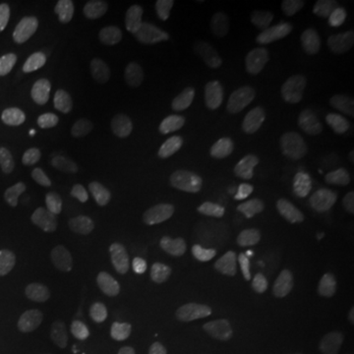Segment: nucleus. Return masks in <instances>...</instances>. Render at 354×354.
I'll use <instances>...</instances> for the list:
<instances>
[{"mask_svg": "<svg viewBox=\"0 0 354 354\" xmlns=\"http://www.w3.org/2000/svg\"><path fill=\"white\" fill-rule=\"evenodd\" d=\"M268 71L281 87L290 88H309L339 79V69L335 65L315 55L313 51L293 44H288L281 50L279 57L268 67Z\"/></svg>", "mask_w": 354, "mask_h": 354, "instance_id": "1", "label": "nucleus"}, {"mask_svg": "<svg viewBox=\"0 0 354 354\" xmlns=\"http://www.w3.org/2000/svg\"><path fill=\"white\" fill-rule=\"evenodd\" d=\"M77 39L71 34H48L26 64V79L32 87H48L71 65Z\"/></svg>", "mask_w": 354, "mask_h": 354, "instance_id": "2", "label": "nucleus"}, {"mask_svg": "<svg viewBox=\"0 0 354 354\" xmlns=\"http://www.w3.org/2000/svg\"><path fill=\"white\" fill-rule=\"evenodd\" d=\"M223 260L230 272L239 276H254L264 266V241L252 228H232L223 241Z\"/></svg>", "mask_w": 354, "mask_h": 354, "instance_id": "3", "label": "nucleus"}, {"mask_svg": "<svg viewBox=\"0 0 354 354\" xmlns=\"http://www.w3.org/2000/svg\"><path fill=\"white\" fill-rule=\"evenodd\" d=\"M102 167L95 158H79L67 167L62 191L67 203L77 211H87L99 199Z\"/></svg>", "mask_w": 354, "mask_h": 354, "instance_id": "4", "label": "nucleus"}, {"mask_svg": "<svg viewBox=\"0 0 354 354\" xmlns=\"http://www.w3.org/2000/svg\"><path fill=\"white\" fill-rule=\"evenodd\" d=\"M288 18L281 10H264L254 20L250 30V53L254 62L264 67H270L279 57L286 48L283 34H286Z\"/></svg>", "mask_w": 354, "mask_h": 354, "instance_id": "5", "label": "nucleus"}, {"mask_svg": "<svg viewBox=\"0 0 354 354\" xmlns=\"http://www.w3.org/2000/svg\"><path fill=\"white\" fill-rule=\"evenodd\" d=\"M183 152L199 167H209L221 156V138L216 130L201 116H187L179 127Z\"/></svg>", "mask_w": 354, "mask_h": 354, "instance_id": "6", "label": "nucleus"}, {"mask_svg": "<svg viewBox=\"0 0 354 354\" xmlns=\"http://www.w3.org/2000/svg\"><path fill=\"white\" fill-rule=\"evenodd\" d=\"M215 4L203 0H183L169 8L165 24L171 36L179 39H193L205 34L215 22Z\"/></svg>", "mask_w": 354, "mask_h": 354, "instance_id": "7", "label": "nucleus"}, {"mask_svg": "<svg viewBox=\"0 0 354 354\" xmlns=\"http://www.w3.org/2000/svg\"><path fill=\"white\" fill-rule=\"evenodd\" d=\"M248 158L260 174H278L288 160V144L283 134L272 124H260L250 136Z\"/></svg>", "mask_w": 354, "mask_h": 354, "instance_id": "8", "label": "nucleus"}, {"mask_svg": "<svg viewBox=\"0 0 354 354\" xmlns=\"http://www.w3.org/2000/svg\"><path fill=\"white\" fill-rule=\"evenodd\" d=\"M197 75L203 87L213 91H230L244 79V64L232 51H215L205 55L199 62Z\"/></svg>", "mask_w": 354, "mask_h": 354, "instance_id": "9", "label": "nucleus"}, {"mask_svg": "<svg viewBox=\"0 0 354 354\" xmlns=\"http://www.w3.org/2000/svg\"><path fill=\"white\" fill-rule=\"evenodd\" d=\"M109 24L122 46L134 48L148 32V6L142 0H118L109 14Z\"/></svg>", "mask_w": 354, "mask_h": 354, "instance_id": "10", "label": "nucleus"}, {"mask_svg": "<svg viewBox=\"0 0 354 354\" xmlns=\"http://www.w3.org/2000/svg\"><path fill=\"white\" fill-rule=\"evenodd\" d=\"M2 239L12 248L20 252H38L46 248L51 241L50 227L34 215L12 216L4 228Z\"/></svg>", "mask_w": 354, "mask_h": 354, "instance_id": "11", "label": "nucleus"}, {"mask_svg": "<svg viewBox=\"0 0 354 354\" xmlns=\"http://www.w3.org/2000/svg\"><path fill=\"white\" fill-rule=\"evenodd\" d=\"M109 215L124 227H138L146 215V203L140 189L128 179H114L106 197Z\"/></svg>", "mask_w": 354, "mask_h": 354, "instance_id": "12", "label": "nucleus"}, {"mask_svg": "<svg viewBox=\"0 0 354 354\" xmlns=\"http://www.w3.org/2000/svg\"><path fill=\"white\" fill-rule=\"evenodd\" d=\"M102 330L113 337L116 341L128 342L134 346H152L156 342V330L150 323H146L138 315L122 311V309H113L102 317Z\"/></svg>", "mask_w": 354, "mask_h": 354, "instance_id": "13", "label": "nucleus"}, {"mask_svg": "<svg viewBox=\"0 0 354 354\" xmlns=\"http://www.w3.org/2000/svg\"><path fill=\"white\" fill-rule=\"evenodd\" d=\"M91 127H93V113L87 104L81 102L69 104L51 120V124L46 130V142L50 146H62L87 134Z\"/></svg>", "mask_w": 354, "mask_h": 354, "instance_id": "14", "label": "nucleus"}, {"mask_svg": "<svg viewBox=\"0 0 354 354\" xmlns=\"http://www.w3.org/2000/svg\"><path fill=\"white\" fill-rule=\"evenodd\" d=\"M185 246L176 239L162 236L158 241H153L148 250L144 252L142 258V268L150 274V276H164L174 272L176 268L183 264L185 260Z\"/></svg>", "mask_w": 354, "mask_h": 354, "instance_id": "15", "label": "nucleus"}, {"mask_svg": "<svg viewBox=\"0 0 354 354\" xmlns=\"http://www.w3.org/2000/svg\"><path fill=\"white\" fill-rule=\"evenodd\" d=\"M354 304V272L335 278L317 299V313L321 317H335Z\"/></svg>", "mask_w": 354, "mask_h": 354, "instance_id": "16", "label": "nucleus"}, {"mask_svg": "<svg viewBox=\"0 0 354 354\" xmlns=\"http://www.w3.org/2000/svg\"><path fill=\"white\" fill-rule=\"evenodd\" d=\"M0 333L8 346L18 348L28 341L30 325L22 305L12 295H0Z\"/></svg>", "mask_w": 354, "mask_h": 354, "instance_id": "17", "label": "nucleus"}, {"mask_svg": "<svg viewBox=\"0 0 354 354\" xmlns=\"http://www.w3.org/2000/svg\"><path fill=\"white\" fill-rule=\"evenodd\" d=\"M346 8H348L346 0H315L311 4V20L317 36L325 41H333L337 38Z\"/></svg>", "mask_w": 354, "mask_h": 354, "instance_id": "18", "label": "nucleus"}, {"mask_svg": "<svg viewBox=\"0 0 354 354\" xmlns=\"http://www.w3.org/2000/svg\"><path fill=\"white\" fill-rule=\"evenodd\" d=\"M34 122V111L28 106H16L0 114V152H10L22 144Z\"/></svg>", "mask_w": 354, "mask_h": 354, "instance_id": "19", "label": "nucleus"}, {"mask_svg": "<svg viewBox=\"0 0 354 354\" xmlns=\"http://www.w3.org/2000/svg\"><path fill=\"white\" fill-rule=\"evenodd\" d=\"M118 236L113 228L109 227H87L75 234V250L83 258H99L104 254H111L116 248Z\"/></svg>", "mask_w": 354, "mask_h": 354, "instance_id": "20", "label": "nucleus"}, {"mask_svg": "<svg viewBox=\"0 0 354 354\" xmlns=\"http://www.w3.org/2000/svg\"><path fill=\"white\" fill-rule=\"evenodd\" d=\"M319 264L327 270L354 262V230H339L319 248Z\"/></svg>", "mask_w": 354, "mask_h": 354, "instance_id": "21", "label": "nucleus"}, {"mask_svg": "<svg viewBox=\"0 0 354 354\" xmlns=\"http://www.w3.org/2000/svg\"><path fill=\"white\" fill-rule=\"evenodd\" d=\"M83 313V305L75 295H62L53 299L44 315V325L50 330L71 329Z\"/></svg>", "mask_w": 354, "mask_h": 354, "instance_id": "22", "label": "nucleus"}, {"mask_svg": "<svg viewBox=\"0 0 354 354\" xmlns=\"http://www.w3.org/2000/svg\"><path fill=\"white\" fill-rule=\"evenodd\" d=\"M20 38V14L12 6L0 8V64L12 55Z\"/></svg>", "mask_w": 354, "mask_h": 354, "instance_id": "23", "label": "nucleus"}, {"mask_svg": "<svg viewBox=\"0 0 354 354\" xmlns=\"http://www.w3.org/2000/svg\"><path fill=\"white\" fill-rule=\"evenodd\" d=\"M64 354H97L91 344H88L83 337L73 335V337H67L64 342Z\"/></svg>", "mask_w": 354, "mask_h": 354, "instance_id": "24", "label": "nucleus"}, {"mask_svg": "<svg viewBox=\"0 0 354 354\" xmlns=\"http://www.w3.org/2000/svg\"><path fill=\"white\" fill-rule=\"evenodd\" d=\"M342 216H344L346 221L354 223V193L344 201V205H342Z\"/></svg>", "mask_w": 354, "mask_h": 354, "instance_id": "25", "label": "nucleus"}, {"mask_svg": "<svg viewBox=\"0 0 354 354\" xmlns=\"http://www.w3.org/2000/svg\"><path fill=\"white\" fill-rule=\"evenodd\" d=\"M341 354H354V341L348 342V344H346V346L342 348Z\"/></svg>", "mask_w": 354, "mask_h": 354, "instance_id": "26", "label": "nucleus"}, {"mask_svg": "<svg viewBox=\"0 0 354 354\" xmlns=\"http://www.w3.org/2000/svg\"><path fill=\"white\" fill-rule=\"evenodd\" d=\"M69 262H67V260H64V262H62V264H59V270H69Z\"/></svg>", "mask_w": 354, "mask_h": 354, "instance_id": "27", "label": "nucleus"}]
</instances>
